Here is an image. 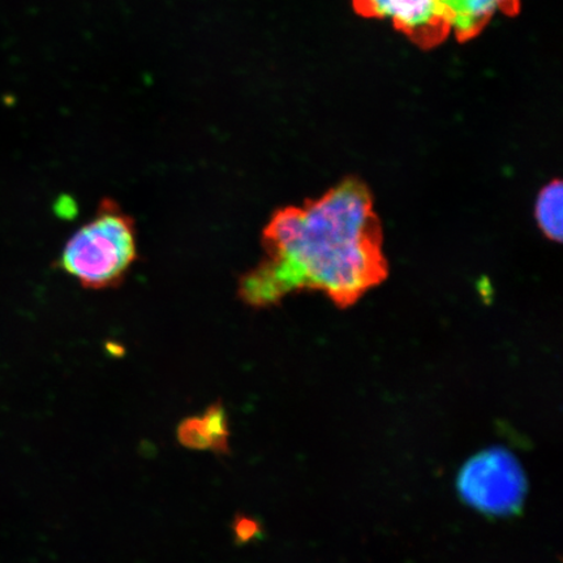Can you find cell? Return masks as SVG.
Masks as SVG:
<instances>
[{
    "label": "cell",
    "mask_w": 563,
    "mask_h": 563,
    "mask_svg": "<svg viewBox=\"0 0 563 563\" xmlns=\"http://www.w3.org/2000/svg\"><path fill=\"white\" fill-rule=\"evenodd\" d=\"M264 257L241 279L245 305L320 291L347 308L387 277L383 232L367 186L346 179L316 200L277 211L263 231Z\"/></svg>",
    "instance_id": "6da1fadb"
},
{
    "label": "cell",
    "mask_w": 563,
    "mask_h": 563,
    "mask_svg": "<svg viewBox=\"0 0 563 563\" xmlns=\"http://www.w3.org/2000/svg\"><path fill=\"white\" fill-rule=\"evenodd\" d=\"M457 489L474 509L488 516L508 517L522 509L527 481L516 456L504 448H492L464 464Z\"/></svg>",
    "instance_id": "3957f363"
},
{
    "label": "cell",
    "mask_w": 563,
    "mask_h": 563,
    "mask_svg": "<svg viewBox=\"0 0 563 563\" xmlns=\"http://www.w3.org/2000/svg\"><path fill=\"white\" fill-rule=\"evenodd\" d=\"M449 35L468 41L481 34L497 16H512L520 0H441Z\"/></svg>",
    "instance_id": "5b68a950"
},
{
    "label": "cell",
    "mask_w": 563,
    "mask_h": 563,
    "mask_svg": "<svg viewBox=\"0 0 563 563\" xmlns=\"http://www.w3.org/2000/svg\"><path fill=\"white\" fill-rule=\"evenodd\" d=\"M203 426L210 439V450L217 455H230V426L227 408L221 400L207 407L201 415Z\"/></svg>",
    "instance_id": "52a82bcc"
},
{
    "label": "cell",
    "mask_w": 563,
    "mask_h": 563,
    "mask_svg": "<svg viewBox=\"0 0 563 563\" xmlns=\"http://www.w3.org/2000/svg\"><path fill=\"white\" fill-rule=\"evenodd\" d=\"M176 435L181 446L191 450H210V439L201 417L181 420Z\"/></svg>",
    "instance_id": "ba28073f"
},
{
    "label": "cell",
    "mask_w": 563,
    "mask_h": 563,
    "mask_svg": "<svg viewBox=\"0 0 563 563\" xmlns=\"http://www.w3.org/2000/svg\"><path fill=\"white\" fill-rule=\"evenodd\" d=\"M137 260L133 218L104 199L91 220L63 249L62 269L91 290L117 287Z\"/></svg>",
    "instance_id": "7a4b0ae2"
},
{
    "label": "cell",
    "mask_w": 563,
    "mask_h": 563,
    "mask_svg": "<svg viewBox=\"0 0 563 563\" xmlns=\"http://www.w3.org/2000/svg\"><path fill=\"white\" fill-rule=\"evenodd\" d=\"M362 16L390 23L415 44L434 47L449 37L441 0H352Z\"/></svg>",
    "instance_id": "277c9868"
},
{
    "label": "cell",
    "mask_w": 563,
    "mask_h": 563,
    "mask_svg": "<svg viewBox=\"0 0 563 563\" xmlns=\"http://www.w3.org/2000/svg\"><path fill=\"white\" fill-rule=\"evenodd\" d=\"M232 533L236 545H245L252 541L262 539L263 525L256 518L238 512L231 523Z\"/></svg>",
    "instance_id": "9c48e42d"
},
{
    "label": "cell",
    "mask_w": 563,
    "mask_h": 563,
    "mask_svg": "<svg viewBox=\"0 0 563 563\" xmlns=\"http://www.w3.org/2000/svg\"><path fill=\"white\" fill-rule=\"evenodd\" d=\"M563 188L561 180H552L540 189L534 202V220L549 241L561 242L563 231Z\"/></svg>",
    "instance_id": "8992f818"
}]
</instances>
